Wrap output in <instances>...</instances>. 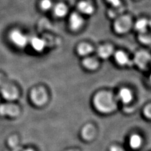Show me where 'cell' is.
<instances>
[{
    "mask_svg": "<svg viewBox=\"0 0 151 151\" xmlns=\"http://www.w3.org/2000/svg\"><path fill=\"white\" fill-rule=\"evenodd\" d=\"M94 106L100 112L108 113L114 111L116 108V103L113 94L107 91L98 93L94 98Z\"/></svg>",
    "mask_w": 151,
    "mask_h": 151,
    "instance_id": "cell-1",
    "label": "cell"
},
{
    "mask_svg": "<svg viewBox=\"0 0 151 151\" xmlns=\"http://www.w3.org/2000/svg\"><path fill=\"white\" fill-rule=\"evenodd\" d=\"M132 25V21L129 17L123 16L118 18L114 24V28L118 34H125L128 32Z\"/></svg>",
    "mask_w": 151,
    "mask_h": 151,
    "instance_id": "cell-2",
    "label": "cell"
},
{
    "mask_svg": "<svg viewBox=\"0 0 151 151\" xmlns=\"http://www.w3.org/2000/svg\"><path fill=\"white\" fill-rule=\"evenodd\" d=\"M31 98L36 105L41 106L47 101V95L45 89L42 88H37L32 91Z\"/></svg>",
    "mask_w": 151,
    "mask_h": 151,
    "instance_id": "cell-3",
    "label": "cell"
},
{
    "mask_svg": "<svg viewBox=\"0 0 151 151\" xmlns=\"http://www.w3.org/2000/svg\"><path fill=\"white\" fill-rule=\"evenodd\" d=\"M150 60V55L144 51H140L137 53L133 62L142 69H145Z\"/></svg>",
    "mask_w": 151,
    "mask_h": 151,
    "instance_id": "cell-4",
    "label": "cell"
},
{
    "mask_svg": "<svg viewBox=\"0 0 151 151\" xmlns=\"http://www.w3.org/2000/svg\"><path fill=\"white\" fill-rule=\"evenodd\" d=\"M69 27L73 31H77L83 25V18L77 13H73L69 17Z\"/></svg>",
    "mask_w": 151,
    "mask_h": 151,
    "instance_id": "cell-5",
    "label": "cell"
},
{
    "mask_svg": "<svg viewBox=\"0 0 151 151\" xmlns=\"http://www.w3.org/2000/svg\"><path fill=\"white\" fill-rule=\"evenodd\" d=\"M11 37L14 44L19 47H24L27 44V38L20 32L17 30L13 31L11 34Z\"/></svg>",
    "mask_w": 151,
    "mask_h": 151,
    "instance_id": "cell-6",
    "label": "cell"
},
{
    "mask_svg": "<svg viewBox=\"0 0 151 151\" xmlns=\"http://www.w3.org/2000/svg\"><path fill=\"white\" fill-rule=\"evenodd\" d=\"M114 58L116 63L122 66H130L134 64L133 61H131L127 55L122 51H117L114 55Z\"/></svg>",
    "mask_w": 151,
    "mask_h": 151,
    "instance_id": "cell-7",
    "label": "cell"
},
{
    "mask_svg": "<svg viewBox=\"0 0 151 151\" xmlns=\"http://www.w3.org/2000/svg\"><path fill=\"white\" fill-rule=\"evenodd\" d=\"M113 52V47L110 45H104L99 47L97 50V53L100 58L106 59L112 55Z\"/></svg>",
    "mask_w": 151,
    "mask_h": 151,
    "instance_id": "cell-8",
    "label": "cell"
},
{
    "mask_svg": "<svg viewBox=\"0 0 151 151\" xmlns=\"http://www.w3.org/2000/svg\"><path fill=\"white\" fill-rule=\"evenodd\" d=\"M78 8L80 12L87 15H92L94 11V7L92 5V4L90 2L87 1H82L80 2L78 4Z\"/></svg>",
    "mask_w": 151,
    "mask_h": 151,
    "instance_id": "cell-9",
    "label": "cell"
},
{
    "mask_svg": "<svg viewBox=\"0 0 151 151\" xmlns=\"http://www.w3.org/2000/svg\"><path fill=\"white\" fill-rule=\"evenodd\" d=\"M119 100L124 104L130 103L132 100V94L130 89L127 88H122L118 95Z\"/></svg>",
    "mask_w": 151,
    "mask_h": 151,
    "instance_id": "cell-10",
    "label": "cell"
},
{
    "mask_svg": "<svg viewBox=\"0 0 151 151\" xmlns=\"http://www.w3.org/2000/svg\"><path fill=\"white\" fill-rule=\"evenodd\" d=\"M68 12L67 6L64 3H59L57 4L54 8V15L59 18H63L66 15Z\"/></svg>",
    "mask_w": 151,
    "mask_h": 151,
    "instance_id": "cell-11",
    "label": "cell"
},
{
    "mask_svg": "<svg viewBox=\"0 0 151 151\" xmlns=\"http://www.w3.org/2000/svg\"><path fill=\"white\" fill-rule=\"evenodd\" d=\"M31 45L37 52L43 51L45 47V41L39 37H34L31 40Z\"/></svg>",
    "mask_w": 151,
    "mask_h": 151,
    "instance_id": "cell-12",
    "label": "cell"
},
{
    "mask_svg": "<svg viewBox=\"0 0 151 151\" xmlns=\"http://www.w3.org/2000/svg\"><path fill=\"white\" fill-rule=\"evenodd\" d=\"M150 25V23L147 20L145 19H140L136 22L135 28L136 30L139 32L140 34L145 33L147 31V27Z\"/></svg>",
    "mask_w": 151,
    "mask_h": 151,
    "instance_id": "cell-13",
    "label": "cell"
},
{
    "mask_svg": "<svg viewBox=\"0 0 151 151\" xmlns=\"http://www.w3.org/2000/svg\"><path fill=\"white\" fill-rule=\"evenodd\" d=\"M83 64L85 68L88 70H94L98 67V60L93 58H88L84 59Z\"/></svg>",
    "mask_w": 151,
    "mask_h": 151,
    "instance_id": "cell-14",
    "label": "cell"
},
{
    "mask_svg": "<svg viewBox=\"0 0 151 151\" xmlns=\"http://www.w3.org/2000/svg\"><path fill=\"white\" fill-rule=\"evenodd\" d=\"M142 143V140L140 136L137 134L132 135L129 140L130 147L132 149H139Z\"/></svg>",
    "mask_w": 151,
    "mask_h": 151,
    "instance_id": "cell-15",
    "label": "cell"
},
{
    "mask_svg": "<svg viewBox=\"0 0 151 151\" xmlns=\"http://www.w3.org/2000/svg\"><path fill=\"white\" fill-rule=\"evenodd\" d=\"M93 51V47L88 44H81L78 47V53L79 55L87 56Z\"/></svg>",
    "mask_w": 151,
    "mask_h": 151,
    "instance_id": "cell-16",
    "label": "cell"
},
{
    "mask_svg": "<svg viewBox=\"0 0 151 151\" xmlns=\"http://www.w3.org/2000/svg\"><path fill=\"white\" fill-rule=\"evenodd\" d=\"M40 6L43 11H48L52 6V3L50 0H42Z\"/></svg>",
    "mask_w": 151,
    "mask_h": 151,
    "instance_id": "cell-17",
    "label": "cell"
},
{
    "mask_svg": "<svg viewBox=\"0 0 151 151\" xmlns=\"http://www.w3.org/2000/svg\"><path fill=\"white\" fill-rule=\"evenodd\" d=\"M139 39L140 41L144 44H150V37L149 35L145 34V33H143V34H140V35L139 37Z\"/></svg>",
    "mask_w": 151,
    "mask_h": 151,
    "instance_id": "cell-18",
    "label": "cell"
},
{
    "mask_svg": "<svg viewBox=\"0 0 151 151\" xmlns=\"http://www.w3.org/2000/svg\"><path fill=\"white\" fill-rule=\"evenodd\" d=\"M107 1L109 3H110L111 5L115 8L120 6L121 4L120 0H107Z\"/></svg>",
    "mask_w": 151,
    "mask_h": 151,
    "instance_id": "cell-19",
    "label": "cell"
},
{
    "mask_svg": "<svg viewBox=\"0 0 151 151\" xmlns=\"http://www.w3.org/2000/svg\"><path fill=\"white\" fill-rule=\"evenodd\" d=\"M144 114L145 116H147L148 119H150L151 115V111H150V105H148L145 108L144 110Z\"/></svg>",
    "mask_w": 151,
    "mask_h": 151,
    "instance_id": "cell-20",
    "label": "cell"
},
{
    "mask_svg": "<svg viewBox=\"0 0 151 151\" xmlns=\"http://www.w3.org/2000/svg\"><path fill=\"white\" fill-rule=\"evenodd\" d=\"M110 151H124L120 147H118V146H113L111 147Z\"/></svg>",
    "mask_w": 151,
    "mask_h": 151,
    "instance_id": "cell-21",
    "label": "cell"
},
{
    "mask_svg": "<svg viewBox=\"0 0 151 151\" xmlns=\"http://www.w3.org/2000/svg\"><path fill=\"white\" fill-rule=\"evenodd\" d=\"M25 151H34V150H32V149H27V150H26Z\"/></svg>",
    "mask_w": 151,
    "mask_h": 151,
    "instance_id": "cell-22",
    "label": "cell"
}]
</instances>
